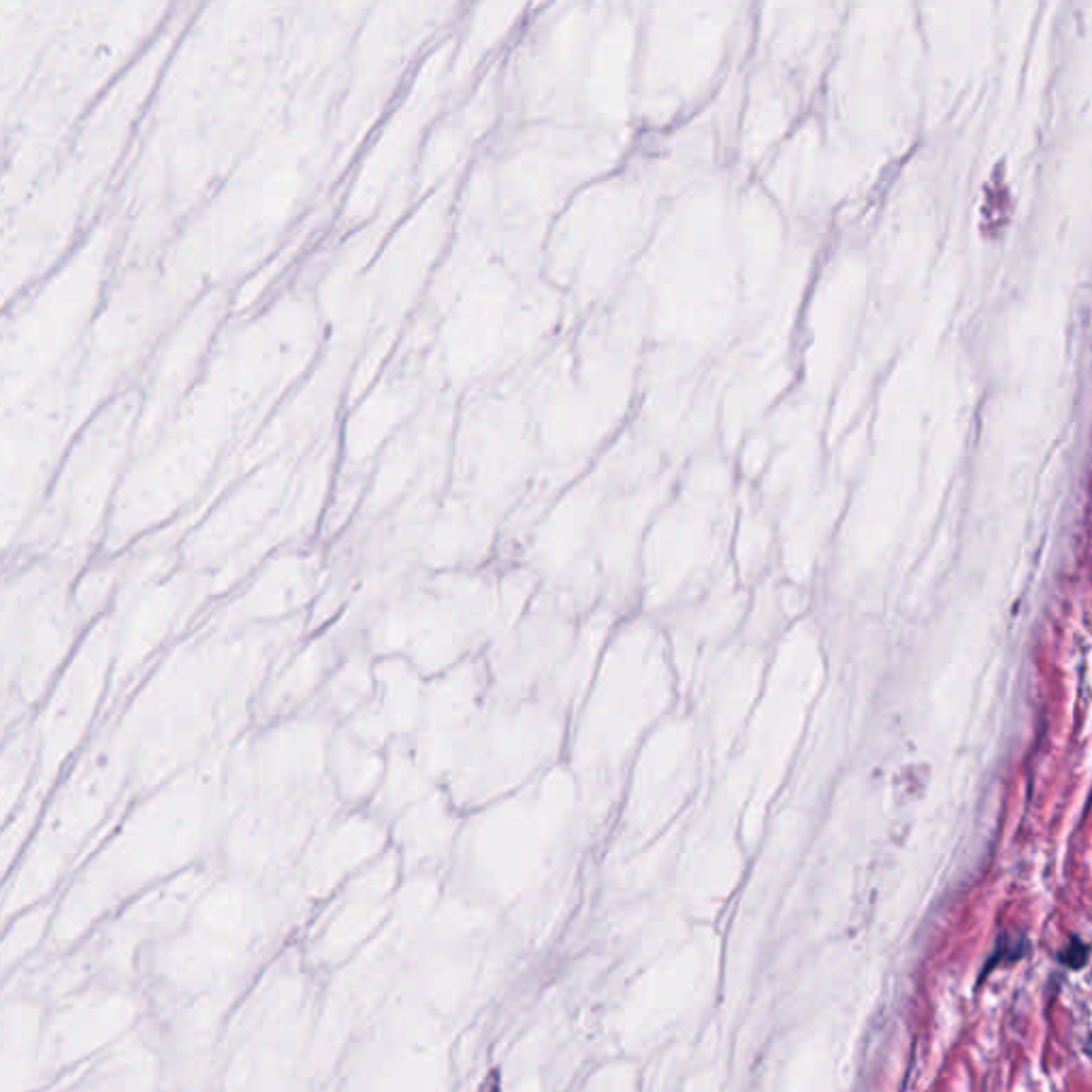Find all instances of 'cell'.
<instances>
[{
  "label": "cell",
  "mask_w": 1092,
  "mask_h": 1092,
  "mask_svg": "<svg viewBox=\"0 0 1092 1092\" xmlns=\"http://www.w3.org/2000/svg\"><path fill=\"white\" fill-rule=\"evenodd\" d=\"M1024 952H1026V939H1022V937L1011 939L1010 934H1007V937H1001L997 941V950L992 952V956H990L988 964L982 971V977H986L990 973V971L997 967L999 963H1003V960H1007V963L1020 960V958L1024 956Z\"/></svg>",
  "instance_id": "cell-1"
},
{
  "label": "cell",
  "mask_w": 1092,
  "mask_h": 1092,
  "mask_svg": "<svg viewBox=\"0 0 1092 1092\" xmlns=\"http://www.w3.org/2000/svg\"><path fill=\"white\" fill-rule=\"evenodd\" d=\"M1058 960L1069 969H1084L1086 963H1088V945L1078 937H1071L1069 944L1058 952Z\"/></svg>",
  "instance_id": "cell-2"
}]
</instances>
